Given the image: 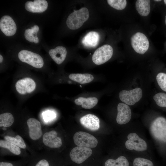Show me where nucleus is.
<instances>
[{
	"label": "nucleus",
	"mask_w": 166,
	"mask_h": 166,
	"mask_svg": "<svg viewBox=\"0 0 166 166\" xmlns=\"http://www.w3.org/2000/svg\"><path fill=\"white\" fill-rule=\"evenodd\" d=\"M150 131L159 143L166 145V119L162 117L156 118L152 123Z\"/></svg>",
	"instance_id": "nucleus-1"
},
{
	"label": "nucleus",
	"mask_w": 166,
	"mask_h": 166,
	"mask_svg": "<svg viewBox=\"0 0 166 166\" xmlns=\"http://www.w3.org/2000/svg\"><path fill=\"white\" fill-rule=\"evenodd\" d=\"M89 11L85 7L74 11L68 16L66 24L68 27L72 30L77 29L81 27L88 19Z\"/></svg>",
	"instance_id": "nucleus-2"
},
{
	"label": "nucleus",
	"mask_w": 166,
	"mask_h": 166,
	"mask_svg": "<svg viewBox=\"0 0 166 166\" xmlns=\"http://www.w3.org/2000/svg\"><path fill=\"white\" fill-rule=\"evenodd\" d=\"M18 57L22 62L37 68H41L44 65L43 59L40 55L29 50H21L18 53Z\"/></svg>",
	"instance_id": "nucleus-3"
},
{
	"label": "nucleus",
	"mask_w": 166,
	"mask_h": 166,
	"mask_svg": "<svg viewBox=\"0 0 166 166\" xmlns=\"http://www.w3.org/2000/svg\"><path fill=\"white\" fill-rule=\"evenodd\" d=\"M131 44L132 48L137 53L144 54L148 50L149 42L147 37L141 32H137L131 38Z\"/></svg>",
	"instance_id": "nucleus-4"
},
{
	"label": "nucleus",
	"mask_w": 166,
	"mask_h": 166,
	"mask_svg": "<svg viewBox=\"0 0 166 166\" xmlns=\"http://www.w3.org/2000/svg\"><path fill=\"white\" fill-rule=\"evenodd\" d=\"M74 144L77 146L89 148L95 147L98 144L97 139L92 135L86 132L79 131L76 132L73 137Z\"/></svg>",
	"instance_id": "nucleus-5"
},
{
	"label": "nucleus",
	"mask_w": 166,
	"mask_h": 166,
	"mask_svg": "<svg viewBox=\"0 0 166 166\" xmlns=\"http://www.w3.org/2000/svg\"><path fill=\"white\" fill-rule=\"evenodd\" d=\"M113 53V48L111 45H104L98 48L94 52L92 56V61L96 65L102 64L111 58Z\"/></svg>",
	"instance_id": "nucleus-6"
},
{
	"label": "nucleus",
	"mask_w": 166,
	"mask_h": 166,
	"mask_svg": "<svg viewBox=\"0 0 166 166\" xmlns=\"http://www.w3.org/2000/svg\"><path fill=\"white\" fill-rule=\"evenodd\" d=\"M142 90L139 88L131 90H123L119 93V98L123 102L128 105H132L138 102L142 97Z\"/></svg>",
	"instance_id": "nucleus-7"
},
{
	"label": "nucleus",
	"mask_w": 166,
	"mask_h": 166,
	"mask_svg": "<svg viewBox=\"0 0 166 166\" xmlns=\"http://www.w3.org/2000/svg\"><path fill=\"white\" fill-rule=\"evenodd\" d=\"M128 140L125 142L126 148L129 150H134L138 152L144 151L147 148L146 141L134 132L129 133Z\"/></svg>",
	"instance_id": "nucleus-8"
},
{
	"label": "nucleus",
	"mask_w": 166,
	"mask_h": 166,
	"mask_svg": "<svg viewBox=\"0 0 166 166\" xmlns=\"http://www.w3.org/2000/svg\"><path fill=\"white\" fill-rule=\"evenodd\" d=\"M92 151L89 148L77 146L73 148L70 152L69 156L73 162L80 164L92 155Z\"/></svg>",
	"instance_id": "nucleus-9"
},
{
	"label": "nucleus",
	"mask_w": 166,
	"mask_h": 166,
	"mask_svg": "<svg viewBox=\"0 0 166 166\" xmlns=\"http://www.w3.org/2000/svg\"><path fill=\"white\" fill-rule=\"evenodd\" d=\"M0 28L5 35L11 36L16 33L17 26L15 22L11 17L4 15L0 19Z\"/></svg>",
	"instance_id": "nucleus-10"
},
{
	"label": "nucleus",
	"mask_w": 166,
	"mask_h": 166,
	"mask_svg": "<svg viewBox=\"0 0 166 166\" xmlns=\"http://www.w3.org/2000/svg\"><path fill=\"white\" fill-rule=\"evenodd\" d=\"M117 114L116 121L120 124H124L131 120L132 113L130 107L123 103H119L117 107Z\"/></svg>",
	"instance_id": "nucleus-11"
},
{
	"label": "nucleus",
	"mask_w": 166,
	"mask_h": 166,
	"mask_svg": "<svg viewBox=\"0 0 166 166\" xmlns=\"http://www.w3.org/2000/svg\"><path fill=\"white\" fill-rule=\"evenodd\" d=\"M57 135V133L55 130L45 133L42 137L43 143L45 146L52 148L61 147L62 144L61 139Z\"/></svg>",
	"instance_id": "nucleus-12"
},
{
	"label": "nucleus",
	"mask_w": 166,
	"mask_h": 166,
	"mask_svg": "<svg viewBox=\"0 0 166 166\" xmlns=\"http://www.w3.org/2000/svg\"><path fill=\"white\" fill-rule=\"evenodd\" d=\"M80 121L84 127L91 131H97L100 128V120L93 114H89L83 116L80 118Z\"/></svg>",
	"instance_id": "nucleus-13"
},
{
	"label": "nucleus",
	"mask_w": 166,
	"mask_h": 166,
	"mask_svg": "<svg viewBox=\"0 0 166 166\" xmlns=\"http://www.w3.org/2000/svg\"><path fill=\"white\" fill-rule=\"evenodd\" d=\"M30 138L34 140L39 139L42 135L40 123L34 118H30L27 121Z\"/></svg>",
	"instance_id": "nucleus-14"
},
{
	"label": "nucleus",
	"mask_w": 166,
	"mask_h": 166,
	"mask_svg": "<svg viewBox=\"0 0 166 166\" xmlns=\"http://www.w3.org/2000/svg\"><path fill=\"white\" fill-rule=\"evenodd\" d=\"M15 87L18 93L23 94L33 91L35 88L36 84L32 79L26 78L18 80L16 83Z\"/></svg>",
	"instance_id": "nucleus-15"
},
{
	"label": "nucleus",
	"mask_w": 166,
	"mask_h": 166,
	"mask_svg": "<svg viewBox=\"0 0 166 166\" xmlns=\"http://www.w3.org/2000/svg\"><path fill=\"white\" fill-rule=\"evenodd\" d=\"M48 4L45 0H35L33 2L28 1L25 4V8L32 13H42L47 9Z\"/></svg>",
	"instance_id": "nucleus-16"
},
{
	"label": "nucleus",
	"mask_w": 166,
	"mask_h": 166,
	"mask_svg": "<svg viewBox=\"0 0 166 166\" xmlns=\"http://www.w3.org/2000/svg\"><path fill=\"white\" fill-rule=\"evenodd\" d=\"M49 53L55 63L60 65L65 60L67 54V50L63 46H58L54 49H50Z\"/></svg>",
	"instance_id": "nucleus-17"
},
{
	"label": "nucleus",
	"mask_w": 166,
	"mask_h": 166,
	"mask_svg": "<svg viewBox=\"0 0 166 166\" xmlns=\"http://www.w3.org/2000/svg\"><path fill=\"white\" fill-rule=\"evenodd\" d=\"M100 39L99 34L95 31H91L88 33L83 38L82 43L87 48H94L98 45Z\"/></svg>",
	"instance_id": "nucleus-18"
},
{
	"label": "nucleus",
	"mask_w": 166,
	"mask_h": 166,
	"mask_svg": "<svg viewBox=\"0 0 166 166\" xmlns=\"http://www.w3.org/2000/svg\"><path fill=\"white\" fill-rule=\"evenodd\" d=\"M150 1L137 0L135 3V7L138 13L143 16L148 15L150 11Z\"/></svg>",
	"instance_id": "nucleus-19"
},
{
	"label": "nucleus",
	"mask_w": 166,
	"mask_h": 166,
	"mask_svg": "<svg viewBox=\"0 0 166 166\" xmlns=\"http://www.w3.org/2000/svg\"><path fill=\"white\" fill-rule=\"evenodd\" d=\"M74 102L77 105H81L83 108L89 109L94 107L97 104L98 99L95 97H79L75 100Z\"/></svg>",
	"instance_id": "nucleus-20"
},
{
	"label": "nucleus",
	"mask_w": 166,
	"mask_h": 166,
	"mask_svg": "<svg viewBox=\"0 0 166 166\" xmlns=\"http://www.w3.org/2000/svg\"><path fill=\"white\" fill-rule=\"evenodd\" d=\"M71 80L81 84H85L91 82L94 79L93 76L88 73H72L69 76Z\"/></svg>",
	"instance_id": "nucleus-21"
},
{
	"label": "nucleus",
	"mask_w": 166,
	"mask_h": 166,
	"mask_svg": "<svg viewBox=\"0 0 166 166\" xmlns=\"http://www.w3.org/2000/svg\"><path fill=\"white\" fill-rule=\"evenodd\" d=\"M105 166H129V163L127 158L121 156L116 160L109 159L105 162Z\"/></svg>",
	"instance_id": "nucleus-22"
},
{
	"label": "nucleus",
	"mask_w": 166,
	"mask_h": 166,
	"mask_svg": "<svg viewBox=\"0 0 166 166\" xmlns=\"http://www.w3.org/2000/svg\"><path fill=\"white\" fill-rule=\"evenodd\" d=\"M14 121L13 115L9 113H6L0 115V126L5 127L10 126Z\"/></svg>",
	"instance_id": "nucleus-23"
},
{
	"label": "nucleus",
	"mask_w": 166,
	"mask_h": 166,
	"mask_svg": "<svg viewBox=\"0 0 166 166\" xmlns=\"http://www.w3.org/2000/svg\"><path fill=\"white\" fill-rule=\"evenodd\" d=\"M1 147L8 149L11 152L16 155L20 154L21 151L19 147L14 144L6 140H0Z\"/></svg>",
	"instance_id": "nucleus-24"
},
{
	"label": "nucleus",
	"mask_w": 166,
	"mask_h": 166,
	"mask_svg": "<svg viewBox=\"0 0 166 166\" xmlns=\"http://www.w3.org/2000/svg\"><path fill=\"white\" fill-rule=\"evenodd\" d=\"M39 30V27L37 25L34 26L31 29H26L24 32V36L26 39L28 41L33 42L35 41V37Z\"/></svg>",
	"instance_id": "nucleus-25"
},
{
	"label": "nucleus",
	"mask_w": 166,
	"mask_h": 166,
	"mask_svg": "<svg viewBox=\"0 0 166 166\" xmlns=\"http://www.w3.org/2000/svg\"><path fill=\"white\" fill-rule=\"evenodd\" d=\"M5 140L15 145L19 148L25 149L26 148V145L22 137L19 135L15 137L9 136H6L4 137Z\"/></svg>",
	"instance_id": "nucleus-26"
},
{
	"label": "nucleus",
	"mask_w": 166,
	"mask_h": 166,
	"mask_svg": "<svg viewBox=\"0 0 166 166\" xmlns=\"http://www.w3.org/2000/svg\"><path fill=\"white\" fill-rule=\"evenodd\" d=\"M108 4L115 9L121 10L124 9L127 4L125 0H108Z\"/></svg>",
	"instance_id": "nucleus-27"
},
{
	"label": "nucleus",
	"mask_w": 166,
	"mask_h": 166,
	"mask_svg": "<svg viewBox=\"0 0 166 166\" xmlns=\"http://www.w3.org/2000/svg\"><path fill=\"white\" fill-rule=\"evenodd\" d=\"M153 99L158 106L166 107V93H158L154 95Z\"/></svg>",
	"instance_id": "nucleus-28"
},
{
	"label": "nucleus",
	"mask_w": 166,
	"mask_h": 166,
	"mask_svg": "<svg viewBox=\"0 0 166 166\" xmlns=\"http://www.w3.org/2000/svg\"><path fill=\"white\" fill-rule=\"evenodd\" d=\"M156 80L160 88L166 92V73H159L156 75Z\"/></svg>",
	"instance_id": "nucleus-29"
},
{
	"label": "nucleus",
	"mask_w": 166,
	"mask_h": 166,
	"mask_svg": "<svg viewBox=\"0 0 166 166\" xmlns=\"http://www.w3.org/2000/svg\"><path fill=\"white\" fill-rule=\"evenodd\" d=\"M133 166H154L152 161L147 159L141 158H136L133 162Z\"/></svg>",
	"instance_id": "nucleus-30"
},
{
	"label": "nucleus",
	"mask_w": 166,
	"mask_h": 166,
	"mask_svg": "<svg viewBox=\"0 0 166 166\" xmlns=\"http://www.w3.org/2000/svg\"><path fill=\"white\" fill-rule=\"evenodd\" d=\"M44 117L46 120L53 119L55 117V115L53 112L48 111L45 114Z\"/></svg>",
	"instance_id": "nucleus-31"
},
{
	"label": "nucleus",
	"mask_w": 166,
	"mask_h": 166,
	"mask_svg": "<svg viewBox=\"0 0 166 166\" xmlns=\"http://www.w3.org/2000/svg\"><path fill=\"white\" fill-rule=\"evenodd\" d=\"M35 166H49V164L46 160L42 159L39 161Z\"/></svg>",
	"instance_id": "nucleus-32"
},
{
	"label": "nucleus",
	"mask_w": 166,
	"mask_h": 166,
	"mask_svg": "<svg viewBox=\"0 0 166 166\" xmlns=\"http://www.w3.org/2000/svg\"><path fill=\"white\" fill-rule=\"evenodd\" d=\"M0 166H14L13 164L9 162H2L0 163Z\"/></svg>",
	"instance_id": "nucleus-33"
},
{
	"label": "nucleus",
	"mask_w": 166,
	"mask_h": 166,
	"mask_svg": "<svg viewBox=\"0 0 166 166\" xmlns=\"http://www.w3.org/2000/svg\"><path fill=\"white\" fill-rule=\"evenodd\" d=\"M39 42V39L37 36L36 37H35V41L34 42L35 43H37Z\"/></svg>",
	"instance_id": "nucleus-34"
},
{
	"label": "nucleus",
	"mask_w": 166,
	"mask_h": 166,
	"mask_svg": "<svg viewBox=\"0 0 166 166\" xmlns=\"http://www.w3.org/2000/svg\"><path fill=\"white\" fill-rule=\"evenodd\" d=\"M3 60V57L1 55H0V62H2Z\"/></svg>",
	"instance_id": "nucleus-35"
},
{
	"label": "nucleus",
	"mask_w": 166,
	"mask_h": 166,
	"mask_svg": "<svg viewBox=\"0 0 166 166\" xmlns=\"http://www.w3.org/2000/svg\"><path fill=\"white\" fill-rule=\"evenodd\" d=\"M164 23H165V25H166V15L165 16V20H164Z\"/></svg>",
	"instance_id": "nucleus-36"
},
{
	"label": "nucleus",
	"mask_w": 166,
	"mask_h": 166,
	"mask_svg": "<svg viewBox=\"0 0 166 166\" xmlns=\"http://www.w3.org/2000/svg\"><path fill=\"white\" fill-rule=\"evenodd\" d=\"M155 1H156V2H160V1H161V0H154Z\"/></svg>",
	"instance_id": "nucleus-37"
},
{
	"label": "nucleus",
	"mask_w": 166,
	"mask_h": 166,
	"mask_svg": "<svg viewBox=\"0 0 166 166\" xmlns=\"http://www.w3.org/2000/svg\"><path fill=\"white\" fill-rule=\"evenodd\" d=\"M164 4L166 5V0H164Z\"/></svg>",
	"instance_id": "nucleus-38"
},
{
	"label": "nucleus",
	"mask_w": 166,
	"mask_h": 166,
	"mask_svg": "<svg viewBox=\"0 0 166 166\" xmlns=\"http://www.w3.org/2000/svg\"></svg>",
	"instance_id": "nucleus-39"
}]
</instances>
